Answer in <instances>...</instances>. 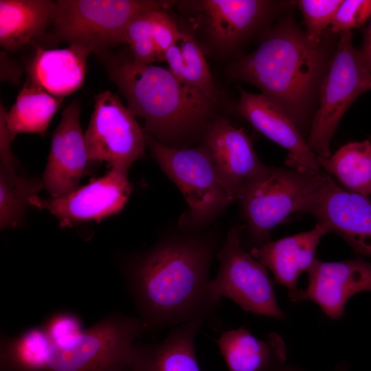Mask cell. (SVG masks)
Wrapping results in <instances>:
<instances>
[{
    "instance_id": "6da1fadb",
    "label": "cell",
    "mask_w": 371,
    "mask_h": 371,
    "mask_svg": "<svg viewBox=\"0 0 371 371\" xmlns=\"http://www.w3.org/2000/svg\"><path fill=\"white\" fill-rule=\"evenodd\" d=\"M331 52L324 38L312 41L289 16L265 33L254 51L233 63L229 74L258 88L304 137L335 52Z\"/></svg>"
},
{
    "instance_id": "7a4b0ae2",
    "label": "cell",
    "mask_w": 371,
    "mask_h": 371,
    "mask_svg": "<svg viewBox=\"0 0 371 371\" xmlns=\"http://www.w3.org/2000/svg\"><path fill=\"white\" fill-rule=\"evenodd\" d=\"M214 253L211 240H167L144 254L128 274V285L146 329L206 319L217 306L208 291Z\"/></svg>"
},
{
    "instance_id": "3957f363",
    "label": "cell",
    "mask_w": 371,
    "mask_h": 371,
    "mask_svg": "<svg viewBox=\"0 0 371 371\" xmlns=\"http://www.w3.org/2000/svg\"><path fill=\"white\" fill-rule=\"evenodd\" d=\"M106 68L127 107L164 145L171 147L196 133L212 116L214 102L166 68L139 63L131 54L111 57Z\"/></svg>"
},
{
    "instance_id": "277c9868",
    "label": "cell",
    "mask_w": 371,
    "mask_h": 371,
    "mask_svg": "<svg viewBox=\"0 0 371 371\" xmlns=\"http://www.w3.org/2000/svg\"><path fill=\"white\" fill-rule=\"evenodd\" d=\"M146 330L139 318L111 315L56 342L44 330L21 346L14 371H126L135 341Z\"/></svg>"
},
{
    "instance_id": "5b68a950",
    "label": "cell",
    "mask_w": 371,
    "mask_h": 371,
    "mask_svg": "<svg viewBox=\"0 0 371 371\" xmlns=\"http://www.w3.org/2000/svg\"><path fill=\"white\" fill-rule=\"evenodd\" d=\"M174 2L58 0L52 26L59 41L100 55L109 47L122 44L124 31L134 17L152 10H166Z\"/></svg>"
},
{
    "instance_id": "8992f818",
    "label": "cell",
    "mask_w": 371,
    "mask_h": 371,
    "mask_svg": "<svg viewBox=\"0 0 371 371\" xmlns=\"http://www.w3.org/2000/svg\"><path fill=\"white\" fill-rule=\"evenodd\" d=\"M327 176L267 166L249 182L238 200L255 247L270 240V232L290 214L302 212Z\"/></svg>"
},
{
    "instance_id": "52a82bcc",
    "label": "cell",
    "mask_w": 371,
    "mask_h": 371,
    "mask_svg": "<svg viewBox=\"0 0 371 371\" xmlns=\"http://www.w3.org/2000/svg\"><path fill=\"white\" fill-rule=\"evenodd\" d=\"M369 91L371 72L353 45L352 32H342L322 81L318 106L306 139L313 153L322 158L331 155L330 142L342 116L361 95Z\"/></svg>"
},
{
    "instance_id": "ba28073f",
    "label": "cell",
    "mask_w": 371,
    "mask_h": 371,
    "mask_svg": "<svg viewBox=\"0 0 371 371\" xmlns=\"http://www.w3.org/2000/svg\"><path fill=\"white\" fill-rule=\"evenodd\" d=\"M146 135L153 157L183 194L193 223L207 222L236 200L220 176L206 146L170 147L148 133Z\"/></svg>"
},
{
    "instance_id": "9c48e42d",
    "label": "cell",
    "mask_w": 371,
    "mask_h": 371,
    "mask_svg": "<svg viewBox=\"0 0 371 371\" xmlns=\"http://www.w3.org/2000/svg\"><path fill=\"white\" fill-rule=\"evenodd\" d=\"M242 231L241 226L229 231L218 253L219 269L210 280L209 293L218 303L227 297L245 312L284 319L286 315L278 305L267 268L244 249Z\"/></svg>"
},
{
    "instance_id": "30bf717a",
    "label": "cell",
    "mask_w": 371,
    "mask_h": 371,
    "mask_svg": "<svg viewBox=\"0 0 371 371\" xmlns=\"http://www.w3.org/2000/svg\"><path fill=\"white\" fill-rule=\"evenodd\" d=\"M85 139L90 162H106L111 169L127 173L144 155L147 144L135 115L110 91L95 96Z\"/></svg>"
},
{
    "instance_id": "8fae6325",
    "label": "cell",
    "mask_w": 371,
    "mask_h": 371,
    "mask_svg": "<svg viewBox=\"0 0 371 371\" xmlns=\"http://www.w3.org/2000/svg\"><path fill=\"white\" fill-rule=\"evenodd\" d=\"M301 213L313 216L356 253L371 257V199L340 188L328 175Z\"/></svg>"
},
{
    "instance_id": "7c38bea8",
    "label": "cell",
    "mask_w": 371,
    "mask_h": 371,
    "mask_svg": "<svg viewBox=\"0 0 371 371\" xmlns=\"http://www.w3.org/2000/svg\"><path fill=\"white\" fill-rule=\"evenodd\" d=\"M131 192L127 172L111 169L102 177L90 182L69 194L43 199L37 196L30 199V205L45 210L53 214L62 227L102 219L122 210Z\"/></svg>"
},
{
    "instance_id": "4fadbf2b",
    "label": "cell",
    "mask_w": 371,
    "mask_h": 371,
    "mask_svg": "<svg viewBox=\"0 0 371 371\" xmlns=\"http://www.w3.org/2000/svg\"><path fill=\"white\" fill-rule=\"evenodd\" d=\"M307 273L306 287L288 293L289 298L293 302H313L331 319L344 315L351 297L371 292V264L359 258L337 262L317 258Z\"/></svg>"
},
{
    "instance_id": "5bb4252c",
    "label": "cell",
    "mask_w": 371,
    "mask_h": 371,
    "mask_svg": "<svg viewBox=\"0 0 371 371\" xmlns=\"http://www.w3.org/2000/svg\"><path fill=\"white\" fill-rule=\"evenodd\" d=\"M200 14L207 37L222 53L235 50L267 21L275 2L265 0L186 1Z\"/></svg>"
},
{
    "instance_id": "9a60e30c",
    "label": "cell",
    "mask_w": 371,
    "mask_h": 371,
    "mask_svg": "<svg viewBox=\"0 0 371 371\" xmlns=\"http://www.w3.org/2000/svg\"><path fill=\"white\" fill-rule=\"evenodd\" d=\"M77 100L62 112L52 137L51 148L43 176V187L52 198L65 196L79 187L90 162Z\"/></svg>"
},
{
    "instance_id": "2e32d148",
    "label": "cell",
    "mask_w": 371,
    "mask_h": 371,
    "mask_svg": "<svg viewBox=\"0 0 371 371\" xmlns=\"http://www.w3.org/2000/svg\"><path fill=\"white\" fill-rule=\"evenodd\" d=\"M238 113L257 131L288 151L285 165L300 172H320L317 156L308 148L306 139L293 121L262 93L239 87Z\"/></svg>"
},
{
    "instance_id": "e0dca14e",
    "label": "cell",
    "mask_w": 371,
    "mask_h": 371,
    "mask_svg": "<svg viewBox=\"0 0 371 371\" xmlns=\"http://www.w3.org/2000/svg\"><path fill=\"white\" fill-rule=\"evenodd\" d=\"M205 140L220 176L238 200L246 186L267 166L256 154L245 131L225 118H216L208 126Z\"/></svg>"
},
{
    "instance_id": "ac0fdd59",
    "label": "cell",
    "mask_w": 371,
    "mask_h": 371,
    "mask_svg": "<svg viewBox=\"0 0 371 371\" xmlns=\"http://www.w3.org/2000/svg\"><path fill=\"white\" fill-rule=\"evenodd\" d=\"M326 227L317 223L306 232L269 240L249 252L253 257L269 269L275 281L287 289L289 293L297 289L300 275L313 265L320 239L328 234Z\"/></svg>"
},
{
    "instance_id": "d6986e66",
    "label": "cell",
    "mask_w": 371,
    "mask_h": 371,
    "mask_svg": "<svg viewBox=\"0 0 371 371\" xmlns=\"http://www.w3.org/2000/svg\"><path fill=\"white\" fill-rule=\"evenodd\" d=\"M205 319L198 317L180 324L158 343H135L128 371H201L194 342Z\"/></svg>"
},
{
    "instance_id": "ffe728a7",
    "label": "cell",
    "mask_w": 371,
    "mask_h": 371,
    "mask_svg": "<svg viewBox=\"0 0 371 371\" xmlns=\"http://www.w3.org/2000/svg\"><path fill=\"white\" fill-rule=\"evenodd\" d=\"M35 51L26 65L27 79L49 93L64 98L78 90L86 74L91 54L83 47L69 45L63 49H44L34 43Z\"/></svg>"
},
{
    "instance_id": "44dd1931",
    "label": "cell",
    "mask_w": 371,
    "mask_h": 371,
    "mask_svg": "<svg viewBox=\"0 0 371 371\" xmlns=\"http://www.w3.org/2000/svg\"><path fill=\"white\" fill-rule=\"evenodd\" d=\"M216 344L229 371H274L286 364V346L276 332L260 339L240 327L223 331Z\"/></svg>"
},
{
    "instance_id": "7402d4cb",
    "label": "cell",
    "mask_w": 371,
    "mask_h": 371,
    "mask_svg": "<svg viewBox=\"0 0 371 371\" xmlns=\"http://www.w3.org/2000/svg\"><path fill=\"white\" fill-rule=\"evenodd\" d=\"M56 1L49 0H0V45L11 52L42 35L53 25Z\"/></svg>"
},
{
    "instance_id": "603a6c76",
    "label": "cell",
    "mask_w": 371,
    "mask_h": 371,
    "mask_svg": "<svg viewBox=\"0 0 371 371\" xmlns=\"http://www.w3.org/2000/svg\"><path fill=\"white\" fill-rule=\"evenodd\" d=\"M64 98L55 96L27 79L5 121L12 140L19 133L43 135Z\"/></svg>"
},
{
    "instance_id": "cb8c5ba5",
    "label": "cell",
    "mask_w": 371,
    "mask_h": 371,
    "mask_svg": "<svg viewBox=\"0 0 371 371\" xmlns=\"http://www.w3.org/2000/svg\"><path fill=\"white\" fill-rule=\"evenodd\" d=\"M322 168L334 175L348 191L371 199V142L348 143L328 158L317 157Z\"/></svg>"
},
{
    "instance_id": "d4e9b609",
    "label": "cell",
    "mask_w": 371,
    "mask_h": 371,
    "mask_svg": "<svg viewBox=\"0 0 371 371\" xmlns=\"http://www.w3.org/2000/svg\"><path fill=\"white\" fill-rule=\"evenodd\" d=\"M43 187L42 180L16 172V166L0 164V226L16 227L21 223L30 199Z\"/></svg>"
},
{
    "instance_id": "484cf974",
    "label": "cell",
    "mask_w": 371,
    "mask_h": 371,
    "mask_svg": "<svg viewBox=\"0 0 371 371\" xmlns=\"http://www.w3.org/2000/svg\"><path fill=\"white\" fill-rule=\"evenodd\" d=\"M181 32L179 43L185 65L184 82L201 91L212 102H217L218 89L199 43L190 31Z\"/></svg>"
},
{
    "instance_id": "4316f807",
    "label": "cell",
    "mask_w": 371,
    "mask_h": 371,
    "mask_svg": "<svg viewBox=\"0 0 371 371\" xmlns=\"http://www.w3.org/2000/svg\"><path fill=\"white\" fill-rule=\"evenodd\" d=\"M153 10L144 12L134 17L126 25L122 39V44L129 46L134 60L145 65L164 60L153 38Z\"/></svg>"
},
{
    "instance_id": "83f0119b",
    "label": "cell",
    "mask_w": 371,
    "mask_h": 371,
    "mask_svg": "<svg viewBox=\"0 0 371 371\" xmlns=\"http://www.w3.org/2000/svg\"><path fill=\"white\" fill-rule=\"evenodd\" d=\"M342 0H300L297 4L303 16L308 37L321 41L324 32L330 26Z\"/></svg>"
},
{
    "instance_id": "f1b7e54d",
    "label": "cell",
    "mask_w": 371,
    "mask_h": 371,
    "mask_svg": "<svg viewBox=\"0 0 371 371\" xmlns=\"http://www.w3.org/2000/svg\"><path fill=\"white\" fill-rule=\"evenodd\" d=\"M371 17V0H342L332 23L330 32L341 34L363 26Z\"/></svg>"
},
{
    "instance_id": "f546056e",
    "label": "cell",
    "mask_w": 371,
    "mask_h": 371,
    "mask_svg": "<svg viewBox=\"0 0 371 371\" xmlns=\"http://www.w3.org/2000/svg\"><path fill=\"white\" fill-rule=\"evenodd\" d=\"M166 10L152 11L153 38L164 60L165 52L171 45L179 43L182 35L181 30Z\"/></svg>"
},
{
    "instance_id": "4dcf8cb0",
    "label": "cell",
    "mask_w": 371,
    "mask_h": 371,
    "mask_svg": "<svg viewBox=\"0 0 371 371\" xmlns=\"http://www.w3.org/2000/svg\"><path fill=\"white\" fill-rule=\"evenodd\" d=\"M43 328L49 339L56 342L72 337L82 331L78 319L69 314L57 315Z\"/></svg>"
},
{
    "instance_id": "1f68e13d",
    "label": "cell",
    "mask_w": 371,
    "mask_h": 371,
    "mask_svg": "<svg viewBox=\"0 0 371 371\" xmlns=\"http://www.w3.org/2000/svg\"><path fill=\"white\" fill-rule=\"evenodd\" d=\"M164 60L168 63V70L171 74L179 81L186 83L183 79L184 60L181 47L178 43L172 45L167 49L164 53Z\"/></svg>"
},
{
    "instance_id": "d6a6232c",
    "label": "cell",
    "mask_w": 371,
    "mask_h": 371,
    "mask_svg": "<svg viewBox=\"0 0 371 371\" xmlns=\"http://www.w3.org/2000/svg\"><path fill=\"white\" fill-rule=\"evenodd\" d=\"M357 49L363 63L371 72V21L363 30L362 43Z\"/></svg>"
},
{
    "instance_id": "836d02e7",
    "label": "cell",
    "mask_w": 371,
    "mask_h": 371,
    "mask_svg": "<svg viewBox=\"0 0 371 371\" xmlns=\"http://www.w3.org/2000/svg\"><path fill=\"white\" fill-rule=\"evenodd\" d=\"M274 371H304L301 368L293 364H285Z\"/></svg>"
},
{
    "instance_id": "e575fe53",
    "label": "cell",
    "mask_w": 371,
    "mask_h": 371,
    "mask_svg": "<svg viewBox=\"0 0 371 371\" xmlns=\"http://www.w3.org/2000/svg\"><path fill=\"white\" fill-rule=\"evenodd\" d=\"M335 371H348V367L346 363H341L336 367Z\"/></svg>"
},
{
    "instance_id": "d590c367",
    "label": "cell",
    "mask_w": 371,
    "mask_h": 371,
    "mask_svg": "<svg viewBox=\"0 0 371 371\" xmlns=\"http://www.w3.org/2000/svg\"><path fill=\"white\" fill-rule=\"evenodd\" d=\"M126 371H128V370Z\"/></svg>"
}]
</instances>
